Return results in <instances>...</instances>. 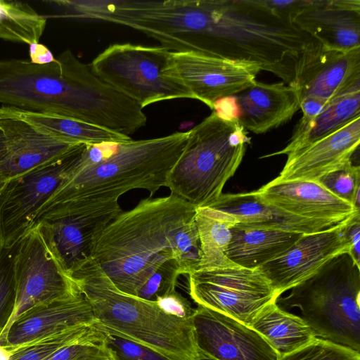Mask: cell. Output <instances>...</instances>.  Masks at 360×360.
<instances>
[{"label":"cell","instance_id":"1","mask_svg":"<svg viewBox=\"0 0 360 360\" xmlns=\"http://www.w3.org/2000/svg\"><path fill=\"white\" fill-rule=\"evenodd\" d=\"M0 103L59 115L126 135L146 125L143 108L101 79L70 50L46 65L0 60Z\"/></svg>","mask_w":360,"mask_h":360},{"label":"cell","instance_id":"2","mask_svg":"<svg viewBox=\"0 0 360 360\" xmlns=\"http://www.w3.org/2000/svg\"><path fill=\"white\" fill-rule=\"evenodd\" d=\"M188 137V131H186L149 139H131L119 143L111 155L99 162L78 167L77 160L39 210L33 226L43 219L118 203L122 195L134 189L146 190L152 198L160 188L167 187L169 174Z\"/></svg>","mask_w":360,"mask_h":360},{"label":"cell","instance_id":"3","mask_svg":"<svg viewBox=\"0 0 360 360\" xmlns=\"http://www.w3.org/2000/svg\"><path fill=\"white\" fill-rule=\"evenodd\" d=\"M195 207L174 195L142 199L98 235L90 257L121 291L137 296L165 262H177V237Z\"/></svg>","mask_w":360,"mask_h":360},{"label":"cell","instance_id":"4","mask_svg":"<svg viewBox=\"0 0 360 360\" xmlns=\"http://www.w3.org/2000/svg\"><path fill=\"white\" fill-rule=\"evenodd\" d=\"M68 274L90 304L103 332L174 360H205L191 319L169 315L155 301L121 291L91 257L76 262Z\"/></svg>","mask_w":360,"mask_h":360},{"label":"cell","instance_id":"5","mask_svg":"<svg viewBox=\"0 0 360 360\" xmlns=\"http://www.w3.org/2000/svg\"><path fill=\"white\" fill-rule=\"evenodd\" d=\"M251 138L238 122H226L214 112L190 131L186 146L170 171L167 188L195 208L209 206L222 194Z\"/></svg>","mask_w":360,"mask_h":360},{"label":"cell","instance_id":"6","mask_svg":"<svg viewBox=\"0 0 360 360\" xmlns=\"http://www.w3.org/2000/svg\"><path fill=\"white\" fill-rule=\"evenodd\" d=\"M360 266L347 252L278 297L277 304L297 307L316 338L360 352Z\"/></svg>","mask_w":360,"mask_h":360},{"label":"cell","instance_id":"7","mask_svg":"<svg viewBox=\"0 0 360 360\" xmlns=\"http://www.w3.org/2000/svg\"><path fill=\"white\" fill-rule=\"evenodd\" d=\"M90 66L101 79L142 108L162 101L195 99L179 77L171 51L162 46L114 44Z\"/></svg>","mask_w":360,"mask_h":360},{"label":"cell","instance_id":"8","mask_svg":"<svg viewBox=\"0 0 360 360\" xmlns=\"http://www.w3.org/2000/svg\"><path fill=\"white\" fill-rule=\"evenodd\" d=\"M188 276V290L198 304L250 326L257 315L279 297L257 269L239 266L199 269Z\"/></svg>","mask_w":360,"mask_h":360},{"label":"cell","instance_id":"9","mask_svg":"<svg viewBox=\"0 0 360 360\" xmlns=\"http://www.w3.org/2000/svg\"><path fill=\"white\" fill-rule=\"evenodd\" d=\"M85 145L0 187V248L13 245L33 227L39 210L71 172Z\"/></svg>","mask_w":360,"mask_h":360},{"label":"cell","instance_id":"10","mask_svg":"<svg viewBox=\"0 0 360 360\" xmlns=\"http://www.w3.org/2000/svg\"><path fill=\"white\" fill-rule=\"evenodd\" d=\"M15 311L3 334L26 311L80 293L37 226L21 238L15 259Z\"/></svg>","mask_w":360,"mask_h":360},{"label":"cell","instance_id":"11","mask_svg":"<svg viewBox=\"0 0 360 360\" xmlns=\"http://www.w3.org/2000/svg\"><path fill=\"white\" fill-rule=\"evenodd\" d=\"M300 101L316 97L326 101L360 86V48L330 49L309 37L295 66L293 81Z\"/></svg>","mask_w":360,"mask_h":360},{"label":"cell","instance_id":"12","mask_svg":"<svg viewBox=\"0 0 360 360\" xmlns=\"http://www.w3.org/2000/svg\"><path fill=\"white\" fill-rule=\"evenodd\" d=\"M352 217L330 229L304 234L283 255L257 268L278 297L313 276L334 257L349 253L346 231Z\"/></svg>","mask_w":360,"mask_h":360},{"label":"cell","instance_id":"13","mask_svg":"<svg viewBox=\"0 0 360 360\" xmlns=\"http://www.w3.org/2000/svg\"><path fill=\"white\" fill-rule=\"evenodd\" d=\"M196 344L205 360H278L280 356L250 326L198 305L191 316Z\"/></svg>","mask_w":360,"mask_h":360},{"label":"cell","instance_id":"14","mask_svg":"<svg viewBox=\"0 0 360 360\" xmlns=\"http://www.w3.org/2000/svg\"><path fill=\"white\" fill-rule=\"evenodd\" d=\"M176 73L184 84L211 110L220 98L236 95L256 80L254 65L194 52H172Z\"/></svg>","mask_w":360,"mask_h":360},{"label":"cell","instance_id":"15","mask_svg":"<svg viewBox=\"0 0 360 360\" xmlns=\"http://www.w3.org/2000/svg\"><path fill=\"white\" fill-rule=\"evenodd\" d=\"M119 203L77 214L43 219L37 226L63 269L90 257L96 238L121 212Z\"/></svg>","mask_w":360,"mask_h":360},{"label":"cell","instance_id":"16","mask_svg":"<svg viewBox=\"0 0 360 360\" xmlns=\"http://www.w3.org/2000/svg\"><path fill=\"white\" fill-rule=\"evenodd\" d=\"M292 23L328 49L360 48L359 0H309Z\"/></svg>","mask_w":360,"mask_h":360},{"label":"cell","instance_id":"17","mask_svg":"<svg viewBox=\"0 0 360 360\" xmlns=\"http://www.w3.org/2000/svg\"><path fill=\"white\" fill-rule=\"evenodd\" d=\"M95 322L90 304L79 293L26 311L0 338V345L13 351L71 327Z\"/></svg>","mask_w":360,"mask_h":360},{"label":"cell","instance_id":"18","mask_svg":"<svg viewBox=\"0 0 360 360\" xmlns=\"http://www.w3.org/2000/svg\"><path fill=\"white\" fill-rule=\"evenodd\" d=\"M359 143L360 116L333 133L288 154L283 169L274 180L318 181L352 162Z\"/></svg>","mask_w":360,"mask_h":360},{"label":"cell","instance_id":"19","mask_svg":"<svg viewBox=\"0 0 360 360\" xmlns=\"http://www.w3.org/2000/svg\"><path fill=\"white\" fill-rule=\"evenodd\" d=\"M256 192L264 201L303 218L342 222L359 214L316 181L274 179Z\"/></svg>","mask_w":360,"mask_h":360},{"label":"cell","instance_id":"20","mask_svg":"<svg viewBox=\"0 0 360 360\" xmlns=\"http://www.w3.org/2000/svg\"><path fill=\"white\" fill-rule=\"evenodd\" d=\"M0 129L7 144L6 157L0 164V187L7 181L64 156L82 144L46 135L16 119H0Z\"/></svg>","mask_w":360,"mask_h":360},{"label":"cell","instance_id":"21","mask_svg":"<svg viewBox=\"0 0 360 360\" xmlns=\"http://www.w3.org/2000/svg\"><path fill=\"white\" fill-rule=\"evenodd\" d=\"M236 96L240 111L239 124L255 134L282 125L300 109L297 91L283 82L266 84L255 80Z\"/></svg>","mask_w":360,"mask_h":360},{"label":"cell","instance_id":"22","mask_svg":"<svg viewBox=\"0 0 360 360\" xmlns=\"http://www.w3.org/2000/svg\"><path fill=\"white\" fill-rule=\"evenodd\" d=\"M233 215L238 224L309 234L340 224L327 220L303 218L264 201L256 191L222 193L209 205Z\"/></svg>","mask_w":360,"mask_h":360},{"label":"cell","instance_id":"23","mask_svg":"<svg viewBox=\"0 0 360 360\" xmlns=\"http://www.w3.org/2000/svg\"><path fill=\"white\" fill-rule=\"evenodd\" d=\"M303 235L236 224L231 229L226 257L237 266L256 269L283 255Z\"/></svg>","mask_w":360,"mask_h":360},{"label":"cell","instance_id":"24","mask_svg":"<svg viewBox=\"0 0 360 360\" xmlns=\"http://www.w3.org/2000/svg\"><path fill=\"white\" fill-rule=\"evenodd\" d=\"M2 118L19 120L46 135L79 143H123L131 139L130 136L79 120L7 105L0 107V119Z\"/></svg>","mask_w":360,"mask_h":360},{"label":"cell","instance_id":"25","mask_svg":"<svg viewBox=\"0 0 360 360\" xmlns=\"http://www.w3.org/2000/svg\"><path fill=\"white\" fill-rule=\"evenodd\" d=\"M359 116L360 86L331 100L316 117L310 120L301 117L294 127L287 146L262 158L288 155L333 133Z\"/></svg>","mask_w":360,"mask_h":360},{"label":"cell","instance_id":"26","mask_svg":"<svg viewBox=\"0 0 360 360\" xmlns=\"http://www.w3.org/2000/svg\"><path fill=\"white\" fill-rule=\"evenodd\" d=\"M250 326L280 357L300 349L316 338L300 316L283 310L276 302L266 307Z\"/></svg>","mask_w":360,"mask_h":360},{"label":"cell","instance_id":"27","mask_svg":"<svg viewBox=\"0 0 360 360\" xmlns=\"http://www.w3.org/2000/svg\"><path fill=\"white\" fill-rule=\"evenodd\" d=\"M200 261L199 269L237 266L226 257L231 229L238 223L231 214L210 206L195 208Z\"/></svg>","mask_w":360,"mask_h":360},{"label":"cell","instance_id":"28","mask_svg":"<svg viewBox=\"0 0 360 360\" xmlns=\"http://www.w3.org/2000/svg\"><path fill=\"white\" fill-rule=\"evenodd\" d=\"M46 18L28 4L0 0V39L31 44L39 42Z\"/></svg>","mask_w":360,"mask_h":360},{"label":"cell","instance_id":"29","mask_svg":"<svg viewBox=\"0 0 360 360\" xmlns=\"http://www.w3.org/2000/svg\"><path fill=\"white\" fill-rule=\"evenodd\" d=\"M103 333L96 322L76 326L15 349L9 360H47L69 345Z\"/></svg>","mask_w":360,"mask_h":360},{"label":"cell","instance_id":"30","mask_svg":"<svg viewBox=\"0 0 360 360\" xmlns=\"http://www.w3.org/2000/svg\"><path fill=\"white\" fill-rule=\"evenodd\" d=\"M20 240L13 245L0 248V338L15 311L17 295L15 259Z\"/></svg>","mask_w":360,"mask_h":360},{"label":"cell","instance_id":"31","mask_svg":"<svg viewBox=\"0 0 360 360\" xmlns=\"http://www.w3.org/2000/svg\"><path fill=\"white\" fill-rule=\"evenodd\" d=\"M336 197L359 209L360 167L350 162L318 181Z\"/></svg>","mask_w":360,"mask_h":360},{"label":"cell","instance_id":"32","mask_svg":"<svg viewBox=\"0 0 360 360\" xmlns=\"http://www.w3.org/2000/svg\"><path fill=\"white\" fill-rule=\"evenodd\" d=\"M50 360H117L106 334L79 340L56 352Z\"/></svg>","mask_w":360,"mask_h":360},{"label":"cell","instance_id":"33","mask_svg":"<svg viewBox=\"0 0 360 360\" xmlns=\"http://www.w3.org/2000/svg\"><path fill=\"white\" fill-rule=\"evenodd\" d=\"M278 360H360V352L316 338L308 345L281 356Z\"/></svg>","mask_w":360,"mask_h":360},{"label":"cell","instance_id":"34","mask_svg":"<svg viewBox=\"0 0 360 360\" xmlns=\"http://www.w3.org/2000/svg\"><path fill=\"white\" fill-rule=\"evenodd\" d=\"M181 275L179 266L174 259L162 264L148 278L138 292L137 296L155 301L160 296L174 290L178 277Z\"/></svg>","mask_w":360,"mask_h":360},{"label":"cell","instance_id":"35","mask_svg":"<svg viewBox=\"0 0 360 360\" xmlns=\"http://www.w3.org/2000/svg\"><path fill=\"white\" fill-rule=\"evenodd\" d=\"M105 334L117 360H174L140 344Z\"/></svg>","mask_w":360,"mask_h":360},{"label":"cell","instance_id":"36","mask_svg":"<svg viewBox=\"0 0 360 360\" xmlns=\"http://www.w3.org/2000/svg\"><path fill=\"white\" fill-rule=\"evenodd\" d=\"M155 302L165 313L180 319H191L194 311L189 301L176 290L158 297Z\"/></svg>","mask_w":360,"mask_h":360},{"label":"cell","instance_id":"37","mask_svg":"<svg viewBox=\"0 0 360 360\" xmlns=\"http://www.w3.org/2000/svg\"><path fill=\"white\" fill-rule=\"evenodd\" d=\"M262 4L281 19L292 23L299 11L309 0H261Z\"/></svg>","mask_w":360,"mask_h":360},{"label":"cell","instance_id":"38","mask_svg":"<svg viewBox=\"0 0 360 360\" xmlns=\"http://www.w3.org/2000/svg\"><path fill=\"white\" fill-rule=\"evenodd\" d=\"M212 111L221 120L226 122H238L240 111L236 95L224 96L217 100Z\"/></svg>","mask_w":360,"mask_h":360},{"label":"cell","instance_id":"39","mask_svg":"<svg viewBox=\"0 0 360 360\" xmlns=\"http://www.w3.org/2000/svg\"><path fill=\"white\" fill-rule=\"evenodd\" d=\"M360 214L353 217L347 227V236L350 243L349 255L360 266Z\"/></svg>","mask_w":360,"mask_h":360},{"label":"cell","instance_id":"40","mask_svg":"<svg viewBox=\"0 0 360 360\" xmlns=\"http://www.w3.org/2000/svg\"><path fill=\"white\" fill-rule=\"evenodd\" d=\"M330 102V101H329ZM328 101L316 97H307L300 101V108L304 119L310 120L318 115L328 104Z\"/></svg>","mask_w":360,"mask_h":360},{"label":"cell","instance_id":"41","mask_svg":"<svg viewBox=\"0 0 360 360\" xmlns=\"http://www.w3.org/2000/svg\"><path fill=\"white\" fill-rule=\"evenodd\" d=\"M29 54L30 61L36 65H46L56 60L51 50L39 42L30 44Z\"/></svg>","mask_w":360,"mask_h":360},{"label":"cell","instance_id":"42","mask_svg":"<svg viewBox=\"0 0 360 360\" xmlns=\"http://www.w3.org/2000/svg\"><path fill=\"white\" fill-rule=\"evenodd\" d=\"M7 153V144L6 138L0 129V164L2 162L6 157Z\"/></svg>","mask_w":360,"mask_h":360},{"label":"cell","instance_id":"43","mask_svg":"<svg viewBox=\"0 0 360 360\" xmlns=\"http://www.w3.org/2000/svg\"><path fill=\"white\" fill-rule=\"evenodd\" d=\"M47 360H50V359H47Z\"/></svg>","mask_w":360,"mask_h":360}]
</instances>
